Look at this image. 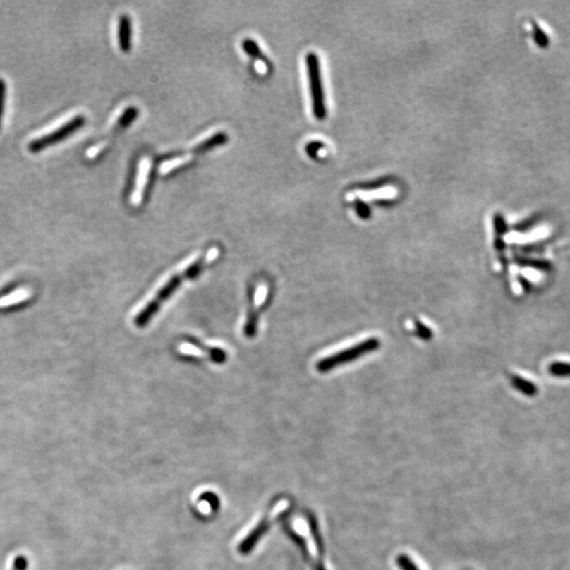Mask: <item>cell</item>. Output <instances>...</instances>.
Listing matches in <instances>:
<instances>
[{
    "mask_svg": "<svg viewBox=\"0 0 570 570\" xmlns=\"http://www.w3.org/2000/svg\"><path fill=\"white\" fill-rule=\"evenodd\" d=\"M214 257H216V252H210V255L205 257V258L199 259V260L193 263L190 267L184 269V272L178 274V275L174 276L167 284L159 289L154 299L151 300V301L142 308L141 312L139 313V315L135 317V325L139 327H146L149 321L157 314L162 304H163L166 300L169 299V298L176 293L178 286H180L185 280L193 279V278L198 277V276L202 273V271H203L205 265H207L210 261H212Z\"/></svg>",
    "mask_w": 570,
    "mask_h": 570,
    "instance_id": "cell-1",
    "label": "cell"
},
{
    "mask_svg": "<svg viewBox=\"0 0 570 570\" xmlns=\"http://www.w3.org/2000/svg\"><path fill=\"white\" fill-rule=\"evenodd\" d=\"M378 348H380V340L376 338H370L365 341L359 342L356 346H353L352 348H346L341 352L336 353L333 356L322 359L317 363V370L321 373H325V372L331 371L344 363L356 360V359L365 356L368 353L374 352Z\"/></svg>",
    "mask_w": 570,
    "mask_h": 570,
    "instance_id": "cell-2",
    "label": "cell"
},
{
    "mask_svg": "<svg viewBox=\"0 0 570 570\" xmlns=\"http://www.w3.org/2000/svg\"><path fill=\"white\" fill-rule=\"evenodd\" d=\"M308 65V82H310V95L313 99V110L318 120H323L325 116V95H323L322 80H321L320 67L318 57L314 53L306 56Z\"/></svg>",
    "mask_w": 570,
    "mask_h": 570,
    "instance_id": "cell-3",
    "label": "cell"
},
{
    "mask_svg": "<svg viewBox=\"0 0 570 570\" xmlns=\"http://www.w3.org/2000/svg\"><path fill=\"white\" fill-rule=\"evenodd\" d=\"M86 123V119L83 116H78L72 119L70 122L66 123L63 126L59 127L56 131L53 133H48L40 139L34 140L29 144L30 151L32 152H38L51 145L56 144V142L63 141L66 138L69 137L72 133H75L76 131L80 128L83 125Z\"/></svg>",
    "mask_w": 570,
    "mask_h": 570,
    "instance_id": "cell-4",
    "label": "cell"
},
{
    "mask_svg": "<svg viewBox=\"0 0 570 570\" xmlns=\"http://www.w3.org/2000/svg\"><path fill=\"white\" fill-rule=\"evenodd\" d=\"M269 527H271V522L269 521V514H265V519L259 523L258 526L252 530V533L241 542L239 545V552L241 554H248L255 546L260 541L261 538L267 533Z\"/></svg>",
    "mask_w": 570,
    "mask_h": 570,
    "instance_id": "cell-5",
    "label": "cell"
},
{
    "mask_svg": "<svg viewBox=\"0 0 570 570\" xmlns=\"http://www.w3.org/2000/svg\"><path fill=\"white\" fill-rule=\"evenodd\" d=\"M119 44L121 50L127 53L131 49V20L128 15H122L119 20L118 29Z\"/></svg>",
    "mask_w": 570,
    "mask_h": 570,
    "instance_id": "cell-6",
    "label": "cell"
},
{
    "mask_svg": "<svg viewBox=\"0 0 570 570\" xmlns=\"http://www.w3.org/2000/svg\"><path fill=\"white\" fill-rule=\"evenodd\" d=\"M242 48H243V50L245 51L250 56L260 59V61H265V63H269L267 57L263 54L262 51L259 48L258 44H257L255 40H250V38H246V40L242 42Z\"/></svg>",
    "mask_w": 570,
    "mask_h": 570,
    "instance_id": "cell-7",
    "label": "cell"
},
{
    "mask_svg": "<svg viewBox=\"0 0 570 570\" xmlns=\"http://www.w3.org/2000/svg\"><path fill=\"white\" fill-rule=\"evenodd\" d=\"M226 141V135H224V133H218V135H214V138H210L207 141L200 145V146L198 147V150H210V149L214 148V147L219 146V145L224 144Z\"/></svg>",
    "mask_w": 570,
    "mask_h": 570,
    "instance_id": "cell-8",
    "label": "cell"
},
{
    "mask_svg": "<svg viewBox=\"0 0 570 570\" xmlns=\"http://www.w3.org/2000/svg\"><path fill=\"white\" fill-rule=\"evenodd\" d=\"M138 116L137 108H135H135H129V109L127 110L126 112H125L124 116H122V119H121V124L124 125V126H126V125H128L129 123L133 122V119H135V116Z\"/></svg>",
    "mask_w": 570,
    "mask_h": 570,
    "instance_id": "cell-9",
    "label": "cell"
},
{
    "mask_svg": "<svg viewBox=\"0 0 570 570\" xmlns=\"http://www.w3.org/2000/svg\"><path fill=\"white\" fill-rule=\"evenodd\" d=\"M4 101H6V83L0 78V125H1L2 114H4Z\"/></svg>",
    "mask_w": 570,
    "mask_h": 570,
    "instance_id": "cell-10",
    "label": "cell"
},
{
    "mask_svg": "<svg viewBox=\"0 0 570 570\" xmlns=\"http://www.w3.org/2000/svg\"><path fill=\"white\" fill-rule=\"evenodd\" d=\"M15 570H27V559L23 557H18L15 559L14 569Z\"/></svg>",
    "mask_w": 570,
    "mask_h": 570,
    "instance_id": "cell-11",
    "label": "cell"
},
{
    "mask_svg": "<svg viewBox=\"0 0 570 570\" xmlns=\"http://www.w3.org/2000/svg\"><path fill=\"white\" fill-rule=\"evenodd\" d=\"M18 286L17 284H11L4 286V289H0V298L6 297V295L8 293H13V291L16 289V287Z\"/></svg>",
    "mask_w": 570,
    "mask_h": 570,
    "instance_id": "cell-12",
    "label": "cell"
},
{
    "mask_svg": "<svg viewBox=\"0 0 570 570\" xmlns=\"http://www.w3.org/2000/svg\"><path fill=\"white\" fill-rule=\"evenodd\" d=\"M418 329H418V332H420V337L427 339V338H429L430 336H431V332H430V329H427V327H425V325H418Z\"/></svg>",
    "mask_w": 570,
    "mask_h": 570,
    "instance_id": "cell-13",
    "label": "cell"
}]
</instances>
